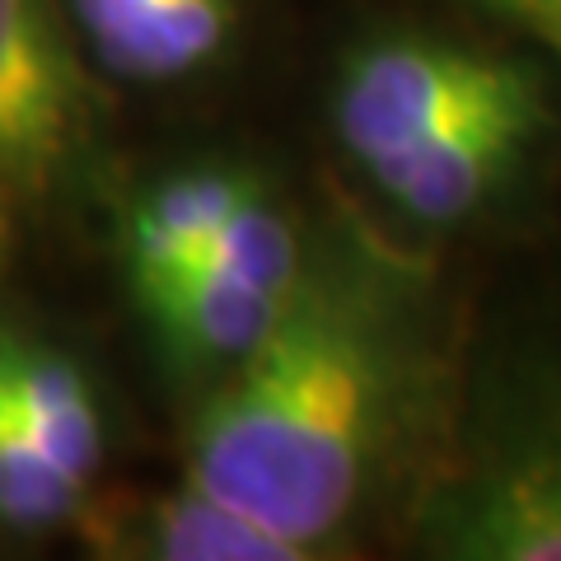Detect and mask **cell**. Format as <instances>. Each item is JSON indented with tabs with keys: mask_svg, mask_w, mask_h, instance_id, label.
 <instances>
[{
	"mask_svg": "<svg viewBox=\"0 0 561 561\" xmlns=\"http://www.w3.org/2000/svg\"><path fill=\"white\" fill-rule=\"evenodd\" d=\"M408 389V337L375 276L305 272L192 416L187 482L319 557L389 454Z\"/></svg>",
	"mask_w": 561,
	"mask_h": 561,
	"instance_id": "1",
	"label": "cell"
},
{
	"mask_svg": "<svg viewBox=\"0 0 561 561\" xmlns=\"http://www.w3.org/2000/svg\"><path fill=\"white\" fill-rule=\"evenodd\" d=\"M90 140V84L57 0H0V253L57 197Z\"/></svg>",
	"mask_w": 561,
	"mask_h": 561,
	"instance_id": "2",
	"label": "cell"
},
{
	"mask_svg": "<svg viewBox=\"0 0 561 561\" xmlns=\"http://www.w3.org/2000/svg\"><path fill=\"white\" fill-rule=\"evenodd\" d=\"M529 70L435 38H383L346 61L337 84V136L365 169L408 150L440 122L511 90Z\"/></svg>",
	"mask_w": 561,
	"mask_h": 561,
	"instance_id": "3",
	"label": "cell"
},
{
	"mask_svg": "<svg viewBox=\"0 0 561 561\" xmlns=\"http://www.w3.org/2000/svg\"><path fill=\"white\" fill-rule=\"evenodd\" d=\"M538 127V80L524 76L511 90L482 99L478 108L440 122L370 169L383 197L412 220L449 225L468 216L505 173L515 169L524 140Z\"/></svg>",
	"mask_w": 561,
	"mask_h": 561,
	"instance_id": "4",
	"label": "cell"
},
{
	"mask_svg": "<svg viewBox=\"0 0 561 561\" xmlns=\"http://www.w3.org/2000/svg\"><path fill=\"white\" fill-rule=\"evenodd\" d=\"M431 538L463 561H561V431L454 486L431 511Z\"/></svg>",
	"mask_w": 561,
	"mask_h": 561,
	"instance_id": "5",
	"label": "cell"
},
{
	"mask_svg": "<svg viewBox=\"0 0 561 561\" xmlns=\"http://www.w3.org/2000/svg\"><path fill=\"white\" fill-rule=\"evenodd\" d=\"M300 280H257L230 267L187 262L136 290L164 356L187 375L230 370L276 328Z\"/></svg>",
	"mask_w": 561,
	"mask_h": 561,
	"instance_id": "6",
	"label": "cell"
},
{
	"mask_svg": "<svg viewBox=\"0 0 561 561\" xmlns=\"http://www.w3.org/2000/svg\"><path fill=\"white\" fill-rule=\"evenodd\" d=\"M84 538L108 557L150 561H309L313 552L280 538L262 519L234 511L197 482L160 496L99 505L84 519Z\"/></svg>",
	"mask_w": 561,
	"mask_h": 561,
	"instance_id": "7",
	"label": "cell"
},
{
	"mask_svg": "<svg viewBox=\"0 0 561 561\" xmlns=\"http://www.w3.org/2000/svg\"><path fill=\"white\" fill-rule=\"evenodd\" d=\"M0 379L20 402L33 435L51 454V463L90 491L103 468V421L84 375L57 346L28 337V332L0 328Z\"/></svg>",
	"mask_w": 561,
	"mask_h": 561,
	"instance_id": "8",
	"label": "cell"
},
{
	"mask_svg": "<svg viewBox=\"0 0 561 561\" xmlns=\"http://www.w3.org/2000/svg\"><path fill=\"white\" fill-rule=\"evenodd\" d=\"M257 197H267L262 183L239 169H197L150 187L131 206L127 230H122V257H127L131 290L173 272Z\"/></svg>",
	"mask_w": 561,
	"mask_h": 561,
	"instance_id": "9",
	"label": "cell"
},
{
	"mask_svg": "<svg viewBox=\"0 0 561 561\" xmlns=\"http://www.w3.org/2000/svg\"><path fill=\"white\" fill-rule=\"evenodd\" d=\"M84 511V486L70 482L51 463V454L33 435L20 402L10 398L0 379V524L20 534H43L57 524L80 519Z\"/></svg>",
	"mask_w": 561,
	"mask_h": 561,
	"instance_id": "10",
	"label": "cell"
},
{
	"mask_svg": "<svg viewBox=\"0 0 561 561\" xmlns=\"http://www.w3.org/2000/svg\"><path fill=\"white\" fill-rule=\"evenodd\" d=\"M173 0H70L80 33L90 38L94 57L127 80L150 76L154 33L164 24Z\"/></svg>",
	"mask_w": 561,
	"mask_h": 561,
	"instance_id": "11",
	"label": "cell"
},
{
	"mask_svg": "<svg viewBox=\"0 0 561 561\" xmlns=\"http://www.w3.org/2000/svg\"><path fill=\"white\" fill-rule=\"evenodd\" d=\"M486 5L511 14L519 28H529L534 38H542L561 57V0H486Z\"/></svg>",
	"mask_w": 561,
	"mask_h": 561,
	"instance_id": "12",
	"label": "cell"
}]
</instances>
